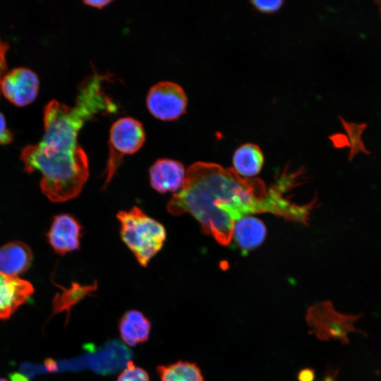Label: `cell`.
Masks as SVG:
<instances>
[{"mask_svg": "<svg viewBox=\"0 0 381 381\" xmlns=\"http://www.w3.org/2000/svg\"><path fill=\"white\" fill-rule=\"evenodd\" d=\"M286 190L280 181L267 188L261 179L242 177L233 168L198 162L186 170L182 188L167 209L174 216L190 214L205 234L227 246L235 222L244 217L270 212L290 219L296 206L284 195Z\"/></svg>", "mask_w": 381, "mask_h": 381, "instance_id": "6da1fadb", "label": "cell"}, {"mask_svg": "<svg viewBox=\"0 0 381 381\" xmlns=\"http://www.w3.org/2000/svg\"><path fill=\"white\" fill-rule=\"evenodd\" d=\"M104 79L97 73L85 78L73 106L50 101L44 110L42 138L24 147L20 154L27 173H41L40 189L52 202L75 198L88 179V159L78 135L83 124L96 114L116 110L103 88Z\"/></svg>", "mask_w": 381, "mask_h": 381, "instance_id": "7a4b0ae2", "label": "cell"}, {"mask_svg": "<svg viewBox=\"0 0 381 381\" xmlns=\"http://www.w3.org/2000/svg\"><path fill=\"white\" fill-rule=\"evenodd\" d=\"M116 217L121 225V240L139 264L146 267L164 243V226L137 206L128 211H120Z\"/></svg>", "mask_w": 381, "mask_h": 381, "instance_id": "3957f363", "label": "cell"}, {"mask_svg": "<svg viewBox=\"0 0 381 381\" xmlns=\"http://www.w3.org/2000/svg\"><path fill=\"white\" fill-rule=\"evenodd\" d=\"M145 140L143 124L132 117L116 120L109 131V154L104 189L114 177L123 156L138 152Z\"/></svg>", "mask_w": 381, "mask_h": 381, "instance_id": "277c9868", "label": "cell"}, {"mask_svg": "<svg viewBox=\"0 0 381 381\" xmlns=\"http://www.w3.org/2000/svg\"><path fill=\"white\" fill-rule=\"evenodd\" d=\"M356 318L337 312L329 301L314 304L308 309L306 314L310 334L322 340L333 339L343 342L347 341L350 332L356 331L353 322Z\"/></svg>", "mask_w": 381, "mask_h": 381, "instance_id": "5b68a950", "label": "cell"}, {"mask_svg": "<svg viewBox=\"0 0 381 381\" xmlns=\"http://www.w3.org/2000/svg\"><path fill=\"white\" fill-rule=\"evenodd\" d=\"M187 96L183 87L171 81H160L152 85L147 95L146 104L155 118L172 121L186 112Z\"/></svg>", "mask_w": 381, "mask_h": 381, "instance_id": "8992f818", "label": "cell"}, {"mask_svg": "<svg viewBox=\"0 0 381 381\" xmlns=\"http://www.w3.org/2000/svg\"><path fill=\"white\" fill-rule=\"evenodd\" d=\"M39 87L37 74L30 68L19 67L5 73L0 90L10 102L18 107H24L35 99Z\"/></svg>", "mask_w": 381, "mask_h": 381, "instance_id": "52a82bcc", "label": "cell"}, {"mask_svg": "<svg viewBox=\"0 0 381 381\" xmlns=\"http://www.w3.org/2000/svg\"><path fill=\"white\" fill-rule=\"evenodd\" d=\"M81 225L69 214L54 216L47 234L53 250L59 255H65L79 249Z\"/></svg>", "mask_w": 381, "mask_h": 381, "instance_id": "ba28073f", "label": "cell"}, {"mask_svg": "<svg viewBox=\"0 0 381 381\" xmlns=\"http://www.w3.org/2000/svg\"><path fill=\"white\" fill-rule=\"evenodd\" d=\"M34 293L32 284L0 272V319H7Z\"/></svg>", "mask_w": 381, "mask_h": 381, "instance_id": "9c48e42d", "label": "cell"}, {"mask_svg": "<svg viewBox=\"0 0 381 381\" xmlns=\"http://www.w3.org/2000/svg\"><path fill=\"white\" fill-rule=\"evenodd\" d=\"M150 181L152 187L160 193L174 192L183 185L186 171L177 160L158 159L150 168Z\"/></svg>", "mask_w": 381, "mask_h": 381, "instance_id": "30bf717a", "label": "cell"}, {"mask_svg": "<svg viewBox=\"0 0 381 381\" xmlns=\"http://www.w3.org/2000/svg\"><path fill=\"white\" fill-rule=\"evenodd\" d=\"M151 322L138 310L126 311L119 320L118 329L122 341L130 346H135L148 341Z\"/></svg>", "mask_w": 381, "mask_h": 381, "instance_id": "8fae6325", "label": "cell"}, {"mask_svg": "<svg viewBox=\"0 0 381 381\" xmlns=\"http://www.w3.org/2000/svg\"><path fill=\"white\" fill-rule=\"evenodd\" d=\"M33 254L30 248L21 241L8 242L0 248V272L18 277L30 266Z\"/></svg>", "mask_w": 381, "mask_h": 381, "instance_id": "7c38bea8", "label": "cell"}, {"mask_svg": "<svg viewBox=\"0 0 381 381\" xmlns=\"http://www.w3.org/2000/svg\"><path fill=\"white\" fill-rule=\"evenodd\" d=\"M266 233V226L260 219L247 216L235 222L232 238L240 248L249 250L264 241Z\"/></svg>", "mask_w": 381, "mask_h": 381, "instance_id": "4fadbf2b", "label": "cell"}, {"mask_svg": "<svg viewBox=\"0 0 381 381\" xmlns=\"http://www.w3.org/2000/svg\"><path fill=\"white\" fill-rule=\"evenodd\" d=\"M234 171L244 178H252L261 170L264 155L260 147L254 143H245L238 147L233 155Z\"/></svg>", "mask_w": 381, "mask_h": 381, "instance_id": "5bb4252c", "label": "cell"}, {"mask_svg": "<svg viewBox=\"0 0 381 381\" xmlns=\"http://www.w3.org/2000/svg\"><path fill=\"white\" fill-rule=\"evenodd\" d=\"M160 381H204L200 368L193 362L178 361L156 368Z\"/></svg>", "mask_w": 381, "mask_h": 381, "instance_id": "9a60e30c", "label": "cell"}, {"mask_svg": "<svg viewBox=\"0 0 381 381\" xmlns=\"http://www.w3.org/2000/svg\"><path fill=\"white\" fill-rule=\"evenodd\" d=\"M97 289V282H95L92 285L83 286L78 283H73L71 288H63L64 292L56 294L54 298L52 315L66 310L67 312V322L71 308Z\"/></svg>", "mask_w": 381, "mask_h": 381, "instance_id": "2e32d148", "label": "cell"}, {"mask_svg": "<svg viewBox=\"0 0 381 381\" xmlns=\"http://www.w3.org/2000/svg\"><path fill=\"white\" fill-rule=\"evenodd\" d=\"M116 381H150V376L145 369L129 361L119 375Z\"/></svg>", "mask_w": 381, "mask_h": 381, "instance_id": "e0dca14e", "label": "cell"}, {"mask_svg": "<svg viewBox=\"0 0 381 381\" xmlns=\"http://www.w3.org/2000/svg\"><path fill=\"white\" fill-rule=\"evenodd\" d=\"M251 3L260 12L270 13L277 11L282 7L284 1L281 0H253Z\"/></svg>", "mask_w": 381, "mask_h": 381, "instance_id": "ac0fdd59", "label": "cell"}, {"mask_svg": "<svg viewBox=\"0 0 381 381\" xmlns=\"http://www.w3.org/2000/svg\"><path fill=\"white\" fill-rule=\"evenodd\" d=\"M13 140V135L6 127L5 118L0 112V144L6 145Z\"/></svg>", "mask_w": 381, "mask_h": 381, "instance_id": "d6986e66", "label": "cell"}, {"mask_svg": "<svg viewBox=\"0 0 381 381\" xmlns=\"http://www.w3.org/2000/svg\"><path fill=\"white\" fill-rule=\"evenodd\" d=\"M8 49V44L3 42L0 37V85L1 80L6 73V54ZM1 91V90H0Z\"/></svg>", "mask_w": 381, "mask_h": 381, "instance_id": "ffe728a7", "label": "cell"}, {"mask_svg": "<svg viewBox=\"0 0 381 381\" xmlns=\"http://www.w3.org/2000/svg\"><path fill=\"white\" fill-rule=\"evenodd\" d=\"M314 379V372L311 369H304L298 374L299 381H313Z\"/></svg>", "mask_w": 381, "mask_h": 381, "instance_id": "44dd1931", "label": "cell"}, {"mask_svg": "<svg viewBox=\"0 0 381 381\" xmlns=\"http://www.w3.org/2000/svg\"><path fill=\"white\" fill-rule=\"evenodd\" d=\"M111 1V0H97V1H92V0H87L84 1L83 3L87 6H90L92 7L102 8L104 7L106 5L109 4Z\"/></svg>", "mask_w": 381, "mask_h": 381, "instance_id": "7402d4cb", "label": "cell"}, {"mask_svg": "<svg viewBox=\"0 0 381 381\" xmlns=\"http://www.w3.org/2000/svg\"><path fill=\"white\" fill-rule=\"evenodd\" d=\"M44 365L47 370L49 372H54L57 369V365H56V362L51 358L47 359L44 362Z\"/></svg>", "mask_w": 381, "mask_h": 381, "instance_id": "603a6c76", "label": "cell"}, {"mask_svg": "<svg viewBox=\"0 0 381 381\" xmlns=\"http://www.w3.org/2000/svg\"><path fill=\"white\" fill-rule=\"evenodd\" d=\"M11 381H29L28 378L20 373H13L10 375Z\"/></svg>", "mask_w": 381, "mask_h": 381, "instance_id": "cb8c5ba5", "label": "cell"}, {"mask_svg": "<svg viewBox=\"0 0 381 381\" xmlns=\"http://www.w3.org/2000/svg\"><path fill=\"white\" fill-rule=\"evenodd\" d=\"M0 381H8L6 379L0 377Z\"/></svg>", "mask_w": 381, "mask_h": 381, "instance_id": "d4e9b609", "label": "cell"}]
</instances>
